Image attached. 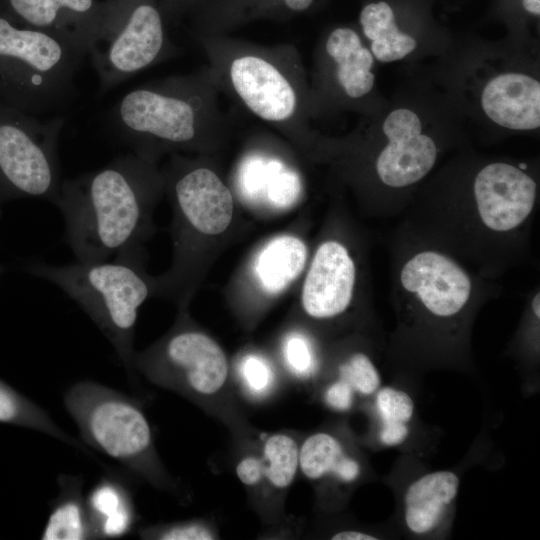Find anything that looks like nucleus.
<instances>
[{
  "mask_svg": "<svg viewBox=\"0 0 540 540\" xmlns=\"http://www.w3.org/2000/svg\"><path fill=\"white\" fill-rule=\"evenodd\" d=\"M284 357L290 371L298 377L311 376L317 367V360L309 340L300 333H292L284 342Z\"/></svg>",
  "mask_w": 540,
  "mask_h": 540,
  "instance_id": "nucleus-30",
  "label": "nucleus"
},
{
  "mask_svg": "<svg viewBox=\"0 0 540 540\" xmlns=\"http://www.w3.org/2000/svg\"><path fill=\"white\" fill-rule=\"evenodd\" d=\"M331 539L333 540H375L378 539L376 536L360 532V531H341L334 534Z\"/></svg>",
  "mask_w": 540,
  "mask_h": 540,
  "instance_id": "nucleus-35",
  "label": "nucleus"
},
{
  "mask_svg": "<svg viewBox=\"0 0 540 540\" xmlns=\"http://www.w3.org/2000/svg\"><path fill=\"white\" fill-rule=\"evenodd\" d=\"M409 435L408 425L381 426L379 439L386 446H396L406 440Z\"/></svg>",
  "mask_w": 540,
  "mask_h": 540,
  "instance_id": "nucleus-34",
  "label": "nucleus"
},
{
  "mask_svg": "<svg viewBox=\"0 0 540 540\" xmlns=\"http://www.w3.org/2000/svg\"><path fill=\"white\" fill-rule=\"evenodd\" d=\"M307 256V247L298 237L280 235L271 239L254 262L258 284L267 294H280L302 273Z\"/></svg>",
  "mask_w": 540,
  "mask_h": 540,
  "instance_id": "nucleus-19",
  "label": "nucleus"
},
{
  "mask_svg": "<svg viewBox=\"0 0 540 540\" xmlns=\"http://www.w3.org/2000/svg\"><path fill=\"white\" fill-rule=\"evenodd\" d=\"M359 270L350 249L337 239L319 244L307 271L301 294L306 314L314 319H333L352 305Z\"/></svg>",
  "mask_w": 540,
  "mask_h": 540,
  "instance_id": "nucleus-12",
  "label": "nucleus"
},
{
  "mask_svg": "<svg viewBox=\"0 0 540 540\" xmlns=\"http://www.w3.org/2000/svg\"><path fill=\"white\" fill-rule=\"evenodd\" d=\"M326 50L337 64V79L349 97L360 98L371 91L375 81L371 72L374 58L354 30L346 27L333 30Z\"/></svg>",
  "mask_w": 540,
  "mask_h": 540,
  "instance_id": "nucleus-20",
  "label": "nucleus"
},
{
  "mask_svg": "<svg viewBox=\"0 0 540 540\" xmlns=\"http://www.w3.org/2000/svg\"><path fill=\"white\" fill-rule=\"evenodd\" d=\"M132 366L203 396L218 392L228 376L221 347L208 335L192 329L173 333L153 351L133 354Z\"/></svg>",
  "mask_w": 540,
  "mask_h": 540,
  "instance_id": "nucleus-10",
  "label": "nucleus"
},
{
  "mask_svg": "<svg viewBox=\"0 0 540 540\" xmlns=\"http://www.w3.org/2000/svg\"><path fill=\"white\" fill-rule=\"evenodd\" d=\"M486 116L511 130H534L540 126V83L517 72L492 78L481 94Z\"/></svg>",
  "mask_w": 540,
  "mask_h": 540,
  "instance_id": "nucleus-16",
  "label": "nucleus"
},
{
  "mask_svg": "<svg viewBox=\"0 0 540 540\" xmlns=\"http://www.w3.org/2000/svg\"><path fill=\"white\" fill-rule=\"evenodd\" d=\"M64 405L84 442L143 476L154 472L150 425L125 394L93 381H80L64 394Z\"/></svg>",
  "mask_w": 540,
  "mask_h": 540,
  "instance_id": "nucleus-6",
  "label": "nucleus"
},
{
  "mask_svg": "<svg viewBox=\"0 0 540 540\" xmlns=\"http://www.w3.org/2000/svg\"><path fill=\"white\" fill-rule=\"evenodd\" d=\"M5 267L0 263V277L4 273Z\"/></svg>",
  "mask_w": 540,
  "mask_h": 540,
  "instance_id": "nucleus-38",
  "label": "nucleus"
},
{
  "mask_svg": "<svg viewBox=\"0 0 540 540\" xmlns=\"http://www.w3.org/2000/svg\"><path fill=\"white\" fill-rule=\"evenodd\" d=\"M1 213H2V212H1V209H0V218H1Z\"/></svg>",
  "mask_w": 540,
  "mask_h": 540,
  "instance_id": "nucleus-39",
  "label": "nucleus"
},
{
  "mask_svg": "<svg viewBox=\"0 0 540 540\" xmlns=\"http://www.w3.org/2000/svg\"><path fill=\"white\" fill-rule=\"evenodd\" d=\"M387 142L374 160V172L383 190H406L424 179L438 158L433 138L422 132L419 116L410 109L393 110L382 126Z\"/></svg>",
  "mask_w": 540,
  "mask_h": 540,
  "instance_id": "nucleus-11",
  "label": "nucleus"
},
{
  "mask_svg": "<svg viewBox=\"0 0 540 540\" xmlns=\"http://www.w3.org/2000/svg\"><path fill=\"white\" fill-rule=\"evenodd\" d=\"M47 419L44 409L0 380V423L41 430Z\"/></svg>",
  "mask_w": 540,
  "mask_h": 540,
  "instance_id": "nucleus-25",
  "label": "nucleus"
},
{
  "mask_svg": "<svg viewBox=\"0 0 540 540\" xmlns=\"http://www.w3.org/2000/svg\"><path fill=\"white\" fill-rule=\"evenodd\" d=\"M239 480L248 486L258 484L264 477V461L262 458L247 456L236 466Z\"/></svg>",
  "mask_w": 540,
  "mask_h": 540,
  "instance_id": "nucleus-33",
  "label": "nucleus"
},
{
  "mask_svg": "<svg viewBox=\"0 0 540 540\" xmlns=\"http://www.w3.org/2000/svg\"><path fill=\"white\" fill-rule=\"evenodd\" d=\"M232 85L244 104L258 117L271 122L290 118L296 94L283 74L263 58L246 55L230 67Z\"/></svg>",
  "mask_w": 540,
  "mask_h": 540,
  "instance_id": "nucleus-15",
  "label": "nucleus"
},
{
  "mask_svg": "<svg viewBox=\"0 0 540 540\" xmlns=\"http://www.w3.org/2000/svg\"><path fill=\"white\" fill-rule=\"evenodd\" d=\"M314 0H216L211 1L204 14L219 17H242L262 14L270 10L283 8L288 12L307 10Z\"/></svg>",
  "mask_w": 540,
  "mask_h": 540,
  "instance_id": "nucleus-26",
  "label": "nucleus"
},
{
  "mask_svg": "<svg viewBox=\"0 0 540 540\" xmlns=\"http://www.w3.org/2000/svg\"><path fill=\"white\" fill-rule=\"evenodd\" d=\"M523 7L532 14H540V0H523Z\"/></svg>",
  "mask_w": 540,
  "mask_h": 540,
  "instance_id": "nucleus-37",
  "label": "nucleus"
},
{
  "mask_svg": "<svg viewBox=\"0 0 540 540\" xmlns=\"http://www.w3.org/2000/svg\"><path fill=\"white\" fill-rule=\"evenodd\" d=\"M162 11L156 0H103L97 35L88 48L105 93L147 68L165 47Z\"/></svg>",
  "mask_w": 540,
  "mask_h": 540,
  "instance_id": "nucleus-8",
  "label": "nucleus"
},
{
  "mask_svg": "<svg viewBox=\"0 0 540 540\" xmlns=\"http://www.w3.org/2000/svg\"><path fill=\"white\" fill-rule=\"evenodd\" d=\"M526 170L524 163H487L468 192L408 203L396 227L496 280L532 254L538 185Z\"/></svg>",
  "mask_w": 540,
  "mask_h": 540,
  "instance_id": "nucleus-1",
  "label": "nucleus"
},
{
  "mask_svg": "<svg viewBox=\"0 0 540 540\" xmlns=\"http://www.w3.org/2000/svg\"><path fill=\"white\" fill-rule=\"evenodd\" d=\"M185 88L139 87L125 94L112 109L117 135L139 151L150 142L185 145L198 134L197 110Z\"/></svg>",
  "mask_w": 540,
  "mask_h": 540,
  "instance_id": "nucleus-9",
  "label": "nucleus"
},
{
  "mask_svg": "<svg viewBox=\"0 0 540 540\" xmlns=\"http://www.w3.org/2000/svg\"><path fill=\"white\" fill-rule=\"evenodd\" d=\"M154 182L143 158L131 154L61 182L53 203L63 214L65 238L78 261H105L136 247Z\"/></svg>",
  "mask_w": 540,
  "mask_h": 540,
  "instance_id": "nucleus-3",
  "label": "nucleus"
},
{
  "mask_svg": "<svg viewBox=\"0 0 540 540\" xmlns=\"http://www.w3.org/2000/svg\"><path fill=\"white\" fill-rule=\"evenodd\" d=\"M85 55L0 10V102L36 116L66 107Z\"/></svg>",
  "mask_w": 540,
  "mask_h": 540,
  "instance_id": "nucleus-5",
  "label": "nucleus"
},
{
  "mask_svg": "<svg viewBox=\"0 0 540 540\" xmlns=\"http://www.w3.org/2000/svg\"><path fill=\"white\" fill-rule=\"evenodd\" d=\"M86 499L99 538L120 537L131 529L133 505L126 487L119 481L102 479Z\"/></svg>",
  "mask_w": 540,
  "mask_h": 540,
  "instance_id": "nucleus-22",
  "label": "nucleus"
},
{
  "mask_svg": "<svg viewBox=\"0 0 540 540\" xmlns=\"http://www.w3.org/2000/svg\"><path fill=\"white\" fill-rule=\"evenodd\" d=\"M387 247L396 348L423 358L466 353L472 320L501 286L396 226Z\"/></svg>",
  "mask_w": 540,
  "mask_h": 540,
  "instance_id": "nucleus-2",
  "label": "nucleus"
},
{
  "mask_svg": "<svg viewBox=\"0 0 540 540\" xmlns=\"http://www.w3.org/2000/svg\"><path fill=\"white\" fill-rule=\"evenodd\" d=\"M354 390L343 379L338 378L325 391V402L330 408L337 411H346L352 407Z\"/></svg>",
  "mask_w": 540,
  "mask_h": 540,
  "instance_id": "nucleus-32",
  "label": "nucleus"
},
{
  "mask_svg": "<svg viewBox=\"0 0 540 540\" xmlns=\"http://www.w3.org/2000/svg\"><path fill=\"white\" fill-rule=\"evenodd\" d=\"M339 378L345 380L354 392L362 395L373 394L381 385V376L376 365L363 352L351 354L339 366Z\"/></svg>",
  "mask_w": 540,
  "mask_h": 540,
  "instance_id": "nucleus-27",
  "label": "nucleus"
},
{
  "mask_svg": "<svg viewBox=\"0 0 540 540\" xmlns=\"http://www.w3.org/2000/svg\"><path fill=\"white\" fill-rule=\"evenodd\" d=\"M162 540H211V531L199 523H184L160 529L152 534Z\"/></svg>",
  "mask_w": 540,
  "mask_h": 540,
  "instance_id": "nucleus-31",
  "label": "nucleus"
},
{
  "mask_svg": "<svg viewBox=\"0 0 540 540\" xmlns=\"http://www.w3.org/2000/svg\"><path fill=\"white\" fill-rule=\"evenodd\" d=\"M459 490V477L441 470L414 480L404 495V522L414 535H428L442 522Z\"/></svg>",
  "mask_w": 540,
  "mask_h": 540,
  "instance_id": "nucleus-17",
  "label": "nucleus"
},
{
  "mask_svg": "<svg viewBox=\"0 0 540 540\" xmlns=\"http://www.w3.org/2000/svg\"><path fill=\"white\" fill-rule=\"evenodd\" d=\"M60 492L41 534L44 540L99 539L87 499L83 480L78 476L61 475Z\"/></svg>",
  "mask_w": 540,
  "mask_h": 540,
  "instance_id": "nucleus-18",
  "label": "nucleus"
},
{
  "mask_svg": "<svg viewBox=\"0 0 540 540\" xmlns=\"http://www.w3.org/2000/svg\"><path fill=\"white\" fill-rule=\"evenodd\" d=\"M364 35L371 41V53L381 62L404 58L416 48V40L401 32L393 10L386 2L366 5L360 13Z\"/></svg>",
  "mask_w": 540,
  "mask_h": 540,
  "instance_id": "nucleus-23",
  "label": "nucleus"
},
{
  "mask_svg": "<svg viewBox=\"0 0 540 540\" xmlns=\"http://www.w3.org/2000/svg\"><path fill=\"white\" fill-rule=\"evenodd\" d=\"M239 374L246 391L255 397L267 394L274 384L275 375L270 363L256 354H248L242 359Z\"/></svg>",
  "mask_w": 540,
  "mask_h": 540,
  "instance_id": "nucleus-29",
  "label": "nucleus"
},
{
  "mask_svg": "<svg viewBox=\"0 0 540 540\" xmlns=\"http://www.w3.org/2000/svg\"><path fill=\"white\" fill-rule=\"evenodd\" d=\"M195 0H164V5L166 11L169 12H176L178 10H181L190 4H192Z\"/></svg>",
  "mask_w": 540,
  "mask_h": 540,
  "instance_id": "nucleus-36",
  "label": "nucleus"
},
{
  "mask_svg": "<svg viewBox=\"0 0 540 540\" xmlns=\"http://www.w3.org/2000/svg\"><path fill=\"white\" fill-rule=\"evenodd\" d=\"M0 10L16 22L55 35L87 55L100 27L102 1L0 0Z\"/></svg>",
  "mask_w": 540,
  "mask_h": 540,
  "instance_id": "nucleus-13",
  "label": "nucleus"
},
{
  "mask_svg": "<svg viewBox=\"0 0 540 540\" xmlns=\"http://www.w3.org/2000/svg\"><path fill=\"white\" fill-rule=\"evenodd\" d=\"M173 195L183 221L200 234L218 235L232 221V194L209 168L181 171L173 181Z\"/></svg>",
  "mask_w": 540,
  "mask_h": 540,
  "instance_id": "nucleus-14",
  "label": "nucleus"
},
{
  "mask_svg": "<svg viewBox=\"0 0 540 540\" xmlns=\"http://www.w3.org/2000/svg\"><path fill=\"white\" fill-rule=\"evenodd\" d=\"M299 467L311 480L334 475L342 482L357 479L361 468L358 461L344 452L342 444L331 434L319 432L309 436L299 449Z\"/></svg>",
  "mask_w": 540,
  "mask_h": 540,
  "instance_id": "nucleus-21",
  "label": "nucleus"
},
{
  "mask_svg": "<svg viewBox=\"0 0 540 540\" xmlns=\"http://www.w3.org/2000/svg\"><path fill=\"white\" fill-rule=\"evenodd\" d=\"M60 115L42 119L0 102V204L21 198L54 202L61 180Z\"/></svg>",
  "mask_w": 540,
  "mask_h": 540,
  "instance_id": "nucleus-7",
  "label": "nucleus"
},
{
  "mask_svg": "<svg viewBox=\"0 0 540 540\" xmlns=\"http://www.w3.org/2000/svg\"><path fill=\"white\" fill-rule=\"evenodd\" d=\"M376 392L375 404L381 426L408 425L415 410L411 396L390 386L379 388Z\"/></svg>",
  "mask_w": 540,
  "mask_h": 540,
  "instance_id": "nucleus-28",
  "label": "nucleus"
},
{
  "mask_svg": "<svg viewBox=\"0 0 540 540\" xmlns=\"http://www.w3.org/2000/svg\"><path fill=\"white\" fill-rule=\"evenodd\" d=\"M24 270L73 299L110 341L125 369L131 368L138 308L150 294L135 247L121 251L113 261L60 266L36 261L26 263Z\"/></svg>",
  "mask_w": 540,
  "mask_h": 540,
  "instance_id": "nucleus-4",
  "label": "nucleus"
},
{
  "mask_svg": "<svg viewBox=\"0 0 540 540\" xmlns=\"http://www.w3.org/2000/svg\"><path fill=\"white\" fill-rule=\"evenodd\" d=\"M264 477L276 488L288 487L299 467V448L285 434L270 436L263 446Z\"/></svg>",
  "mask_w": 540,
  "mask_h": 540,
  "instance_id": "nucleus-24",
  "label": "nucleus"
}]
</instances>
